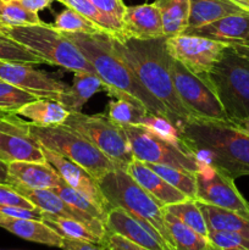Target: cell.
<instances>
[{
    "label": "cell",
    "mask_w": 249,
    "mask_h": 250,
    "mask_svg": "<svg viewBox=\"0 0 249 250\" xmlns=\"http://www.w3.org/2000/svg\"><path fill=\"white\" fill-rule=\"evenodd\" d=\"M183 34L204 37L226 44L244 41L249 37V12L228 15L204 26L187 28Z\"/></svg>",
    "instance_id": "d6986e66"
},
{
    "label": "cell",
    "mask_w": 249,
    "mask_h": 250,
    "mask_svg": "<svg viewBox=\"0 0 249 250\" xmlns=\"http://www.w3.org/2000/svg\"><path fill=\"white\" fill-rule=\"evenodd\" d=\"M31 122L23 121L12 112L0 115V161L45 163L42 146L29 131Z\"/></svg>",
    "instance_id": "4fadbf2b"
},
{
    "label": "cell",
    "mask_w": 249,
    "mask_h": 250,
    "mask_svg": "<svg viewBox=\"0 0 249 250\" xmlns=\"http://www.w3.org/2000/svg\"><path fill=\"white\" fill-rule=\"evenodd\" d=\"M0 227L24 241L61 248L62 237L41 220L11 217L0 212Z\"/></svg>",
    "instance_id": "7402d4cb"
},
{
    "label": "cell",
    "mask_w": 249,
    "mask_h": 250,
    "mask_svg": "<svg viewBox=\"0 0 249 250\" xmlns=\"http://www.w3.org/2000/svg\"><path fill=\"white\" fill-rule=\"evenodd\" d=\"M42 150H43L44 156H45L46 163L50 164L55 168L61 180L65 181L68 186L75 188L76 190H78L81 194L87 197L102 211L107 214L111 207H110L109 202L100 190L98 181L87 170H84L78 164L68 160L65 156L60 155V154L55 153L53 150H49L44 146H42Z\"/></svg>",
    "instance_id": "9a60e30c"
},
{
    "label": "cell",
    "mask_w": 249,
    "mask_h": 250,
    "mask_svg": "<svg viewBox=\"0 0 249 250\" xmlns=\"http://www.w3.org/2000/svg\"><path fill=\"white\" fill-rule=\"evenodd\" d=\"M232 0H189V20L187 28L204 26L225 16L244 12Z\"/></svg>",
    "instance_id": "cb8c5ba5"
},
{
    "label": "cell",
    "mask_w": 249,
    "mask_h": 250,
    "mask_svg": "<svg viewBox=\"0 0 249 250\" xmlns=\"http://www.w3.org/2000/svg\"><path fill=\"white\" fill-rule=\"evenodd\" d=\"M197 176V200L232 210L249 219V203L239 193L234 178L207 163H199Z\"/></svg>",
    "instance_id": "7c38bea8"
},
{
    "label": "cell",
    "mask_w": 249,
    "mask_h": 250,
    "mask_svg": "<svg viewBox=\"0 0 249 250\" xmlns=\"http://www.w3.org/2000/svg\"><path fill=\"white\" fill-rule=\"evenodd\" d=\"M181 138L197 156L232 178L249 176V136L232 124L192 117L178 127Z\"/></svg>",
    "instance_id": "3957f363"
},
{
    "label": "cell",
    "mask_w": 249,
    "mask_h": 250,
    "mask_svg": "<svg viewBox=\"0 0 249 250\" xmlns=\"http://www.w3.org/2000/svg\"><path fill=\"white\" fill-rule=\"evenodd\" d=\"M115 53L129 66L142 84L168 110L177 128L193 116L178 97L167 65L165 38L141 41L134 38L117 39L110 34Z\"/></svg>",
    "instance_id": "7a4b0ae2"
},
{
    "label": "cell",
    "mask_w": 249,
    "mask_h": 250,
    "mask_svg": "<svg viewBox=\"0 0 249 250\" xmlns=\"http://www.w3.org/2000/svg\"><path fill=\"white\" fill-rule=\"evenodd\" d=\"M106 90L104 82L97 75L85 72L75 73L73 83L67 87L58 100L68 112H81L82 107L97 93Z\"/></svg>",
    "instance_id": "603a6c76"
},
{
    "label": "cell",
    "mask_w": 249,
    "mask_h": 250,
    "mask_svg": "<svg viewBox=\"0 0 249 250\" xmlns=\"http://www.w3.org/2000/svg\"><path fill=\"white\" fill-rule=\"evenodd\" d=\"M232 125H233L237 129H239L241 132L246 133L247 136H249V119L241 120V121H237Z\"/></svg>",
    "instance_id": "7dc6e473"
},
{
    "label": "cell",
    "mask_w": 249,
    "mask_h": 250,
    "mask_svg": "<svg viewBox=\"0 0 249 250\" xmlns=\"http://www.w3.org/2000/svg\"><path fill=\"white\" fill-rule=\"evenodd\" d=\"M103 247L106 250H149L128 241L120 234L109 231H106L103 238Z\"/></svg>",
    "instance_id": "60d3db41"
},
{
    "label": "cell",
    "mask_w": 249,
    "mask_h": 250,
    "mask_svg": "<svg viewBox=\"0 0 249 250\" xmlns=\"http://www.w3.org/2000/svg\"><path fill=\"white\" fill-rule=\"evenodd\" d=\"M122 36L141 41L165 38L160 12L155 4H142L124 7ZM122 38V39H124Z\"/></svg>",
    "instance_id": "ac0fdd59"
},
{
    "label": "cell",
    "mask_w": 249,
    "mask_h": 250,
    "mask_svg": "<svg viewBox=\"0 0 249 250\" xmlns=\"http://www.w3.org/2000/svg\"><path fill=\"white\" fill-rule=\"evenodd\" d=\"M56 31L61 33H100L104 32L94 22L82 16L71 7H67L56 16L55 21L51 24ZM106 33V32H104Z\"/></svg>",
    "instance_id": "d6a6232c"
},
{
    "label": "cell",
    "mask_w": 249,
    "mask_h": 250,
    "mask_svg": "<svg viewBox=\"0 0 249 250\" xmlns=\"http://www.w3.org/2000/svg\"><path fill=\"white\" fill-rule=\"evenodd\" d=\"M106 231L117 233L149 250H168L161 237L146 224L121 208H111L105 219Z\"/></svg>",
    "instance_id": "e0dca14e"
},
{
    "label": "cell",
    "mask_w": 249,
    "mask_h": 250,
    "mask_svg": "<svg viewBox=\"0 0 249 250\" xmlns=\"http://www.w3.org/2000/svg\"><path fill=\"white\" fill-rule=\"evenodd\" d=\"M53 190L63 202L67 203L68 205H71L75 209L80 210V211L84 212V214L95 217V219H99L100 221H103L105 224L106 214L104 211H102L94 203L90 202L87 197H84L78 190H76L75 188L68 186L65 181L61 180L60 185L58 187L53 188Z\"/></svg>",
    "instance_id": "d590c367"
},
{
    "label": "cell",
    "mask_w": 249,
    "mask_h": 250,
    "mask_svg": "<svg viewBox=\"0 0 249 250\" xmlns=\"http://www.w3.org/2000/svg\"><path fill=\"white\" fill-rule=\"evenodd\" d=\"M0 23L6 27L42 23L38 12L27 10L19 0H0Z\"/></svg>",
    "instance_id": "836d02e7"
},
{
    "label": "cell",
    "mask_w": 249,
    "mask_h": 250,
    "mask_svg": "<svg viewBox=\"0 0 249 250\" xmlns=\"http://www.w3.org/2000/svg\"><path fill=\"white\" fill-rule=\"evenodd\" d=\"M160 12L164 37L172 38L183 34L189 20V0H155Z\"/></svg>",
    "instance_id": "4316f807"
},
{
    "label": "cell",
    "mask_w": 249,
    "mask_h": 250,
    "mask_svg": "<svg viewBox=\"0 0 249 250\" xmlns=\"http://www.w3.org/2000/svg\"><path fill=\"white\" fill-rule=\"evenodd\" d=\"M58 1L62 2L67 7H71L78 14L82 16L87 17L92 22H94L98 27L103 29L106 33L111 34L115 38L122 39V23L116 21V20L111 19L107 15L103 14L98 7L93 5L90 0H58Z\"/></svg>",
    "instance_id": "f546056e"
},
{
    "label": "cell",
    "mask_w": 249,
    "mask_h": 250,
    "mask_svg": "<svg viewBox=\"0 0 249 250\" xmlns=\"http://www.w3.org/2000/svg\"><path fill=\"white\" fill-rule=\"evenodd\" d=\"M33 66L31 63L0 60V80L16 85L37 99H60L67 88L65 83Z\"/></svg>",
    "instance_id": "5bb4252c"
},
{
    "label": "cell",
    "mask_w": 249,
    "mask_h": 250,
    "mask_svg": "<svg viewBox=\"0 0 249 250\" xmlns=\"http://www.w3.org/2000/svg\"><path fill=\"white\" fill-rule=\"evenodd\" d=\"M232 1L238 5L239 7H242V9L249 12V0H232Z\"/></svg>",
    "instance_id": "c3c4849f"
},
{
    "label": "cell",
    "mask_w": 249,
    "mask_h": 250,
    "mask_svg": "<svg viewBox=\"0 0 249 250\" xmlns=\"http://www.w3.org/2000/svg\"><path fill=\"white\" fill-rule=\"evenodd\" d=\"M36 99L34 95L0 80V111L17 114L23 105Z\"/></svg>",
    "instance_id": "74e56055"
},
{
    "label": "cell",
    "mask_w": 249,
    "mask_h": 250,
    "mask_svg": "<svg viewBox=\"0 0 249 250\" xmlns=\"http://www.w3.org/2000/svg\"><path fill=\"white\" fill-rule=\"evenodd\" d=\"M164 214H165L166 226L170 232L175 250H202L209 243V239L207 237H203L202 234L188 227L172 214L166 210H164Z\"/></svg>",
    "instance_id": "83f0119b"
},
{
    "label": "cell",
    "mask_w": 249,
    "mask_h": 250,
    "mask_svg": "<svg viewBox=\"0 0 249 250\" xmlns=\"http://www.w3.org/2000/svg\"><path fill=\"white\" fill-rule=\"evenodd\" d=\"M17 115L28 119L37 126H59L63 125L70 112L53 99H36L23 105Z\"/></svg>",
    "instance_id": "484cf974"
},
{
    "label": "cell",
    "mask_w": 249,
    "mask_h": 250,
    "mask_svg": "<svg viewBox=\"0 0 249 250\" xmlns=\"http://www.w3.org/2000/svg\"><path fill=\"white\" fill-rule=\"evenodd\" d=\"M0 185H10L9 164L0 161Z\"/></svg>",
    "instance_id": "bcb514c9"
},
{
    "label": "cell",
    "mask_w": 249,
    "mask_h": 250,
    "mask_svg": "<svg viewBox=\"0 0 249 250\" xmlns=\"http://www.w3.org/2000/svg\"><path fill=\"white\" fill-rule=\"evenodd\" d=\"M10 186L15 188L20 194L27 198L29 202L33 203L43 212H49V214L58 215V216L77 220V221L82 222L85 226L89 227L99 238H102V241L104 238L105 233H106L104 222L68 205L53 189H34V188L24 187V186L19 185L16 182H11Z\"/></svg>",
    "instance_id": "2e32d148"
},
{
    "label": "cell",
    "mask_w": 249,
    "mask_h": 250,
    "mask_svg": "<svg viewBox=\"0 0 249 250\" xmlns=\"http://www.w3.org/2000/svg\"><path fill=\"white\" fill-rule=\"evenodd\" d=\"M0 207H15L23 209H37L33 203L20 194L10 185H0Z\"/></svg>",
    "instance_id": "ab89813d"
},
{
    "label": "cell",
    "mask_w": 249,
    "mask_h": 250,
    "mask_svg": "<svg viewBox=\"0 0 249 250\" xmlns=\"http://www.w3.org/2000/svg\"><path fill=\"white\" fill-rule=\"evenodd\" d=\"M208 239L221 250H249V237L237 232L209 231Z\"/></svg>",
    "instance_id": "f35d334b"
},
{
    "label": "cell",
    "mask_w": 249,
    "mask_h": 250,
    "mask_svg": "<svg viewBox=\"0 0 249 250\" xmlns=\"http://www.w3.org/2000/svg\"><path fill=\"white\" fill-rule=\"evenodd\" d=\"M154 172L158 173L160 177L172 187L187 195L189 199L197 200V176L195 172L187 170L172 167L167 165H159V164H145Z\"/></svg>",
    "instance_id": "4dcf8cb0"
},
{
    "label": "cell",
    "mask_w": 249,
    "mask_h": 250,
    "mask_svg": "<svg viewBox=\"0 0 249 250\" xmlns=\"http://www.w3.org/2000/svg\"><path fill=\"white\" fill-rule=\"evenodd\" d=\"M100 190L111 208H121L156 232L168 250H175L165 222L164 207L126 170L116 167L98 180Z\"/></svg>",
    "instance_id": "277c9868"
},
{
    "label": "cell",
    "mask_w": 249,
    "mask_h": 250,
    "mask_svg": "<svg viewBox=\"0 0 249 250\" xmlns=\"http://www.w3.org/2000/svg\"><path fill=\"white\" fill-rule=\"evenodd\" d=\"M2 112H4V111H0V115H1V114H2Z\"/></svg>",
    "instance_id": "816d5d0a"
},
{
    "label": "cell",
    "mask_w": 249,
    "mask_h": 250,
    "mask_svg": "<svg viewBox=\"0 0 249 250\" xmlns=\"http://www.w3.org/2000/svg\"><path fill=\"white\" fill-rule=\"evenodd\" d=\"M167 65L176 92L193 116L232 124L207 80L190 72L170 55H167Z\"/></svg>",
    "instance_id": "30bf717a"
},
{
    "label": "cell",
    "mask_w": 249,
    "mask_h": 250,
    "mask_svg": "<svg viewBox=\"0 0 249 250\" xmlns=\"http://www.w3.org/2000/svg\"><path fill=\"white\" fill-rule=\"evenodd\" d=\"M63 125L85 137L107 156L116 167L127 170L129 164L133 161V154L124 128L111 121L109 116L85 115L82 111L71 112Z\"/></svg>",
    "instance_id": "9c48e42d"
},
{
    "label": "cell",
    "mask_w": 249,
    "mask_h": 250,
    "mask_svg": "<svg viewBox=\"0 0 249 250\" xmlns=\"http://www.w3.org/2000/svg\"><path fill=\"white\" fill-rule=\"evenodd\" d=\"M1 33L26 46L45 63L59 66L73 73L97 75L80 49L63 33L44 22L28 26H4Z\"/></svg>",
    "instance_id": "5b68a950"
},
{
    "label": "cell",
    "mask_w": 249,
    "mask_h": 250,
    "mask_svg": "<svg viewBox=\"0 0 249 250\" xmlns=\"http://www.w3.org/2000/svg\"><path fill=\"white\" fill-rule=\"evenodd\" d=\"M62 250H106L102 244L92 243V242L80 241V239L62 238L61 248Z\"/></svg>",
    "instance_id": "7bdbcfd3"
},
{
    "label": "cell",
    "mask_w": 249,
    "mask_h": 250,
    "mask_svg": "<svg viewBox=\"0 0 249 250\" xmlns=\"http://www.w3.org/2000/svg\"><path fill=\"white\" fill-rule=\"evenodd\" d=\"M109 105V119L120 126L141 125L144 117L148 115L141 104L124 98H116V100L110 102Z\"/></svg>",
    "instance_id": "e575fe53"
},
{
    "label": "cell",
    "mask_w": 249,
    "mask_h": 250,
    "mask_svg": "<svg viewBox=\"0 0 249 250\" xmlns=\"http://www.w3.org/2000/svg\"><path fill=\"white\" fill-rule=\"evenodd\" d=\"M19 1L29 11L38 12L50 6L54 0H19Z\"/></svg>",
    "instance_id": "ee69618b"
},
{
    "label": "cell",
    "mask_w": 249,
    "mask_h": 250,
    "mask_svg": "<svg viewBox=\"0 0 249 250\" xmlns=\"http://www.w3.org/2000/svg\"><path fill=\"white\" fill-rule=\"evenodd\" d=\"M228 44L204 37L181 36L165 38L166 51L194 75L204 78L222 58Z\"/></svg>",
    "instance_id": "8fae6325"
},
{
    "label": "cell",
    "mask_w": 249,
    "mask_h": 250,
    "mask_svg": "<svg viewBox=\"0 0 249 250\" xmlns=\"http://www.w3.org/2000/svg\"><path fill=\"white\" fill-rule=\"evenodd\" d=\"M202 250H221V249H220L219 247L215 246V244H212L211 242H209V243L207 244V247H205V248L202 249Z\"/></svg>",
    "instance_id": "681fc988"
},
{
    "label": "cell",
    "mask_w": 249,
    "mask_h": 250,
    "mask_svg": "<svg viewBox=\"0 0 249 250\" xmlns=\"http://www.w3.org/2000/svg\"><path fill=\"white\" fill-rule=\"evenodd\" d=\"M2 27H4V24H1V23H0V32H1V29H2Z\"/></svg>",
    "instance_id": "f907efd6"
},
{
    "label": "cell",
    "mask_w": 249,
    "mask_h": 250,
    "mask_svg": "<svg viewBox=\"0 0 249 250\" xmlns=\"http://www.w3.org/2000/svg\"><path fill=\"white\" fill-rule=\"evenodd\" d=\"M229 46H232V48H233L237 53L241 54V55L249 58V37L247 39H244V41L229 44Z\"/></svg>",
    "instance_id": "f6af8a7d"
},
{
    "label": "cell",
    "mask_w": 249,
    "mask_h": 250,
    "mask_svg": "<svg viewBox=\"0 0 249 250\" xmlns=\"http://www.w3.org/2000/svg\"><path fill=\"white\" fill-rule=\"evenodd\" d=\"M197 204L204 216L209 231L237 232L249 237V219L232 210L222 209L215 205L198 202Z\"/></svg>",
    "instance_id": "d4e9b609"
},
{
    "label": "cell",
    "mask_w": 249,
    "mask_h": 250,
    "mask_svg": "<svg viewBox=\"0 0 249 250\" xmlns=\"http://www.w3.org/2000/svg\"><path fill=\"white\" fill-rule=\"evenodd\" d=\"M29 131L42 146L78 164L97 181L116 168L115 164L94 144L66 125L37 126L31 122Z\"/></svg>",
    "instance_id": "52a82bcc"
},
{
    "label": "cell",
    "mask_w": 249,
    "mask_h": 250,
    "mask_svg": "<svg viewBox=\"0 0 249 250\" xmlns=\"http://www.w3.org/2000/svg\"><path fill=\"white\" fill-rule=\"evenodd\" d=\"M133 158L144 164H159L197 172L199 161L192 149L183 142H172L143 125L122 126Z\"/></svg>",
    "instance_id": "ba28073f"
},
{
    "label": "cell",
    "mask_w": 249,
    "mask_h": 250,
    "mask_svg": "<svg viewBox=\"0 0 249 250\" xmlns=\"http://www.w3.org/2000/svg\"><path fill=\"white\" fill-rule=\"evenodd\" d=\"M84 55L104 82L110 97L124 98L141 104L148 115L168 120L175 127L176 121L168 110L159 102L137 78L129 66L115 53L110 43V34L100 33H63Z\"/></svg>",
    "instance_id": "6da1fadb"
},
{
    "label": "cell",
    "mask_w": 249,
    "mask_h": 250,
    "mask_svg": "<svg viewBox=\"0 0 249 250\" xmlns=\"http://www.w3.org/2000/svg\"><path fill=\"white\" fill-rule=\"evenodd\" d=\"M126 171L142 188L150 193L163 207L177 204V203L189 199L187 195L176 189L158 173L154 172L148 165L137 159H133Z\"/></svg>",
    "instance_id": "ffe728a7"
},
{
    "label": "cell",
    "mask_w": 249,
    "mask_h": 250,
    "mask_svg": "<svg viewBox=\"0 0 249 250\" xmlns=\"http://www.w3.org/2000/svg\"><path fill=\"white\" fill-rule=\"evenodd\" d=\"M42 221L45 222L54 231L58 232L62 238L80 239V241L92 242V243H98L103 246L102 238H99L89 227H87L84 224L77 221V220L58 216V215L49 214V212H43Z\"/></svg>",
    "instance_id": "f1b7e54d"
},
{
    "label": "cell",
    "mask_w": 249,
    "mask_h": 250,
    "mask_svg": "<svg viewBox=\"0 0 249 250\" xmlns=\"http://www.w3.org/2000/svg\"><path fill=\"white\" fill-rule=\"evenodd\" d=\"M232 124L249 119V58L227 46L207 77Z\"/></svg>",
    "instance_id": "8992f818"
},
{
    "label": "cell",
    "mask_w": 249,
    "mask_h": 250,
    "mask_svg": "<svg viewBox=\"0 0 249 250\" xmlns=\"http://www.w3.org/2000/svg\"><path fill=\"white\" fill-rule=\"evenodd\" d=\"M0 60L31 63V65L45 63L41 58L29 51L26 46L11 39L10 37L5 36L1 32H0Z\"/></svg>",
    "instance_id": "8d00e7d4"
},
{
    "label": "cell",
    "mask_w": 249,
    "mask_h": 250,
    "mask_svg": "<svg viewBox=\"0 0 249 250\" xmlns=\"http://www.w3.org/2000/svg\"><path fill=\"white\" fill-rule=\"evenodd\" d=\"M90 1L103 14L122 23V17H124V7H126L122 0H90Z\"/></svg>",
    "instance_id": "b9f144b4"
},
{
    "label": "cell",
    "mask_w": 249,
    "mask_h": 250,
    "mask_svg": "<svg viewBox=\"0 0 249 250\" xmlns=\"http://www.w3.org/2000/svg\"><path fill=\"white\" fill-rule=\"evenodd\" d=\"M164 210L172 214L188 227L208 238L209 229H208L207 222H205L204 216H203L195 199H187L182 203L167 205V207H164Z\"/></svg>",
    "instance_id": "1f68e13d"
},
{
    "label": "cell",
    "mask_w": 249,
    "mask_h": 250,
    "mask_svg": "<svg viewBox=\"0 0 249 250\" xmlns=\"http://www.w3.org/2000/svg\"><path fill=\"white\" fill-rule=\"evenodd\" d=\"M10 183L16 182L34 189H53L61 182L55 168L45 163L17 161L9 164Z\"/></svg>",
    "instance_id": "44dd1931"
}]
</instances>
